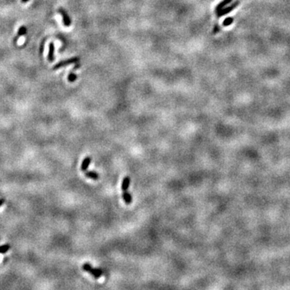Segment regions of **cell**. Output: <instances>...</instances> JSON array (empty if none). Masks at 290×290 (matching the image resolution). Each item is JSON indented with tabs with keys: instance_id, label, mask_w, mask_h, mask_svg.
I'll return each mask as SVG.
<instances>
[{
	"instance_id": "obj_1",
	"label": "cell",
	"mask_w": 290,
	"mask_h": 290,
	"mask_svg": "<svg viewBox=\"0 0 290 290\" xmlns=\"http://www.w3.org/2000/svg\"><path fill=\"white\" fill-rule=\"evenodd\" d=\"M82 269L85 272H89L92 275L95 279L100 278V276H102V271L100 269H97V268H94L89 263H85L82 265Z\"/></svg>"
},
{
	"instance_id": "obj_2",
	"label": "cell",
	"mask_w": 290,
	"mask_h": 290,
	"mask_svg": "<svg viewBox=\"0 0 290 290\" xmlns=\"http://www.w3.org/2000/svg\"><path fill=\"white\" fill-rule=\"evenodd\" d=\"M78 60H79L78 57H73V58H70V59H69V60H63V61H60V62H59V63H57V64H55V65L53 66V70H56V69H60V68H61V67L67 66V65H69V64H73V63L78 62Z\"/></svg>"
},
{
	"instance_id": "obj_3",
	"label": "cell",
	"mask_w": 290,
	"mask_h": 290,
	"mask_svg": "<svg viewBox=\"0 0 290 290\" xmlns=\"http://www.w3.org/2000/svg\"><path fill=\"white\" fill-rule=\"evenodd\" d=\"M58 12H59V13L61 15V16H62L63 23H64V25L65 26V27H69V26L71 25L72 21L71 19H70V18H69V15L67 14L66 11L63 9L62 7H60V8L58 9Z\"/></svg>"
},
{
	"instance_id": "obj_4",
	"label": "cell",
	"mask_w": 290,
	"mask_h": 290,
	"mask_svg": "<svg viewBox=\"0 0 290 290\" xmlns=\"http://www.w3.org/2000/svg\"><path fill=\"white\" fill-rule=\"evenodd\" d=\"M239 3H240V2H235V3H234V4L231 5L230 7H226V8H224V9L220 10L219 12H217V13H216L217 17H218V18H220L221 16H224V15L228 14V13H230V12H231V11H232V10H234V9H235V7H237L238 4H239Z\"/></svg>"
},
{
	"instance_id": "obj_5",
	"label": "cell",
	"mask_w": 290,
	"mask_h": 290,
	"mask_svg": "<svg viewBox=\"0 0 290 290\" xmlns=\"http://www.w3.org/2000/svg\"><path fill=\"white\" fill-rule=\"evenodd\" d=\"M91 161H92V158L90 157H85V159L83 160L81 165V170L82 171V172L87 171V168L88 167H89V165L90 164V163H91Z\"/></svg>"
},
{
	"instance_id": "obj_6",
	"label": "cell",
	"mask_w": 290,
	"mask_h": 290,
	"mask_svg": "<svg viewBox=\"0 0 290 290\" xmlns=\"http://www.w3.org/2000/svg\"><path fill=\"white\" fill-rule=\"evenodd\" d=\"M48 60L49 62H53L54 60V44L53 42L49 44V51H48Z\"/></svg>"
},
{
	"instance_id": "obj_7",
	"label": "cell",
	"mask_w": 290,
	"mask_h": 290,
	"mask_svg": "<svg viewBox=\"0 0 290 290\" xmlns=\"http://www.w3.org/2000/svg\"><path fill=\"white\" fill-rule=\"evenodd\" d=\"M131 184V178L129 177H125L123 180L122 185H121V188H122L123 191H126L129 188V185Z\"/></svg>"
},
{
	"instance_id": "obj_8",
	"label": "cell",
	"mask_w": 290,
	"mask_h": 290,
	"mask_svg": "<svg viewBox=\"0 0 290 290\" xmlns=\"http://www.w3.org/2000/svg\"><path fill=\"white\" fill-rule=\"evenodd\" d=\"M123 201H124V202L127 205H130L132 202V197L130 194V193L127 192V190L123 191Z\"/></svg>"
},
{
	"instance_id": "obj_9",
	"label": "cell",
	"mask_w": 290,
	"mask_h": 290,
	"mask_svg": "<svg viewBox=\"0 0 290 290\" xmlns=\"http://www.w3.org/2000/svg\"><path fill=\"white\" fill-rule=\"evenodd\" d=\"M85 176L86 177H88V178L93 180H98L99 178L98 173L95 172V171H88V172L85 171Z\"/></svg>"
},
{
	"instance_id": "obj_10",
	"label": "cell",
	"mask_w": 290,
	"mask_h": 290,
	"mask_svg": "<svg viewBox=\"0 0 290 290\" xmlns=\"http://www.w3.org/2000/svg\"><path fill=\"white\" fill-rule=\"evenodd\" d=\"M26 33H27V28H26L24 26H22V27H20V28H19V31H18V34H17V36L15 37V39H14L15 43H16V42H17V40H18L19 38L21 36H23V35H25Z\"/></svg>"
},
{
	"instance_id": "obj_11",
	"label": "cell",
	"mask_w": 290,
	"mask_h": 290,
	"mask_svg": "<svg viewBox=\"0 0 290 290\" xmlns=\"http://www.w3.org/2000/svg\"><path fill=\"white\" fill-rule=\"evenodd\" d=\"M231 1H232V0H223V1L220 2L219 4L217 5L216 8H215V12L217 13L218 12H219V11L223 9V8L225 6H226L227 4H229V3H230Z\"/></svg>"
},
{
	"instance_id": "obj_12",
	"label": "cell",
	"mask_w": 290,
	"mask_h": 290,
	"mask_svg": "<svg viewBox=\"0 0 290 290\" xmlns=\"http://www.w3.org/2000/svg\"><path fill=\"white\" fill-rule=\"evenodd\" d=\"M233 22H234V18H232V17H228V18H226L225 20L223 21V25L224 27H227V26H230Z\"/></svg>"
},
{
	"instance_id": "obj_13",
	"label": "cell",
	"mask_w": 290,
	"mask_h": 290,
	"mask_svg": "<svg viewBox=\"0 0 290 290\" xmlns=\"http://www.w3.org/2000/svg\"><path fill=\"white\" fill-rule=\"evenodd\" d=\"M77 78H78V76H77L74 73H73V72H71V73L69 74V77H68V80H69V81H70V82L75 81L77 80Z\"/></svg>"
},
{
	"instance_id": "obj_14",
	"label": "cell",
	"mask_w": 290,
	"mask_h": 290,
	"mask_svg": "<svg viewBox=\"0 0 290 290\" xmlns=\"http://www.w3.org/2000/svg\"><path fill=\"white\" fill-rule=\"evenodd\" d=\"M9 249H10L9 244H5V245H3V246L0 247V253H5V252H7Z\"/></svg>"
},
{
	"instance_id": "obj_15",
	"label": "cell",
	"mask_w": 290,
	"mask_h": 290,
	"mask_svg": "<svg viewBox=\"0 0 290 290\" xmlns=\"http://www.w3.org/2000/svg\"><path fill=\"white\" fill-rule=\"evenodd\" d=\"M219 31H220V28H219V24H217L216 23L215 26L214 27V29H213V33H214V34H216V33H218Z\"/></svg>"
},
{
	"instance_id": "obj_16",
	"label": "cell",
	"mask_w": 290,
	"mask_h": 290,
	"mask_svg": "<svg viewBox=\"0 0 290 290\" xmlns=\"http://www.w3.org/2000/svg\"><path fill=\"white\" fill-rule=\"evenodd\" d=\"M28 1H29V0H21V2H23V3H25V2H28Z\"/></svg>"
},
{
	"instance_id": "obj_17",
	"label": "cell",
	"mask_w": 290,
	"mask_h": 290,
	"mask_svg": "<svg viewBox=\"0 0 290 290\" xmlns=\"http://www.w3.org/2000/svg\"><path fill=\"white\" fill-rule=\"evenodd\" d=\"M3 202H3V200H2V199H1V200H0V206H1V205L3 204Z\"/></svg>"
},
{
	"instance_id": "obj_18",
	"label": "cell",
	"mask_w": 290,
	"mask_h": 290,
	"mask_svg": "<svg viewBox=\"0 0 290 290\" xmlns=\"http://www.w3.org/2000/svg\"><path fill=\"white\" fill-rule=\"evenodd\" d=\"M2 256H0V261H1V260H2Z\"/></svg>"
}]
</instances>
